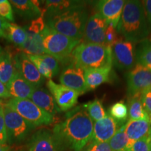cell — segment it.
I'll return each instance as SVG.
<instances>
[{
    "label": "cell",
    "mask_w": 151,
    "mask_h": 151,
    "mask_svg": "<svg viewBox=\"0 0 151 151\" xmlns=\"http://www.w3.org/2000/svg\"><path fill=\"white\" fill-rule=\"evenodd\" d=\"M82 107L70 111L63 122L55 125L52 134L58 151H81L92 140L93 121Z\"/></svg>",
    "instance_id": "obj_1"
},
{
    "label": "cell",
    "mask_w": 151,
    "mask_h": 151,
    "mask_svg": "<svg viewBox=\"0 0 151 151\" xmlns=\"http://www.w3.org/2000/svg\"><path fill=\"white\" fill-rule=\"evenodd\" d=\"M116 29L125 41L137 43L147 39L150 28L141 1L138 0L125 1Z\"/></svg>",
    "instance_id": "obj_2"
},
{
    "label": "cell",
    "mask_w": 151,
    "mask_h": 151,
    "mask_svg": "<svg viewBox=\"0 0 151 151\" xmlns=\"http://www.w3.org/2000/svg\"><path fill=\"white\" fill-rule=\"evenodd\" d=\"M88 11L86 6L60 14L46 16V24L62 35L82 40L88 21Z\"/></svg>",
    "instance_id": "obj_3"
},
{
    "label": "cell",
    "mask_w": 151,
    "mask_h": 151,
    "mask_svg": "<svg viewBox=\"0 0 151 151\" xmlns=\"http://www.w3.org/2000/svg\"><path fill=\"white\" fill-rule=\"evenodd\" d=\"M72 62L83 70L112 67L111 48L106 45L81 43L71 53Z\"/></svg>",
    "instance_id": "obj_4"
},
{
    "label": "cell",
    "mask_w": 151,
    "mask_h": 151,
    "mask_svg": "<svg viewBox=\"0 0 151 151\" xmlns=\"http://www.w3.org/2000/svg\"><path fill=\"white\" fill-rule=\"evenodd\" d=\"M43 43L46 53L55 58L59 62L69 63L71 53L81 43V40L62 35L46 26L42 32Z\"/></svg>",
    "instance_id": "obj_5"
},
{
    "label": "cell",
    "mask_w": 151,
    "mask_h": 151,
    "mask_svg": "<svg viewBox=\"0 0 151 151\" xmlns=\"http://www.w3.org/2000/svg\"><path fill=\"white\" fill-rule=\"evenodd\" d=\"M7 105L10 106L16 112L35 127L48 125L54 122L55 118L51 114L39 108L29 99H15L12 98Z\"/></svg>",
    "instance_id": "obj_6"
},
{
    "label": "cell",
    "mask_w": 151,
    "mask_h": 151,
    "mask_svg": "<svg viewBox=\"0 0 151 151\" xmlns=\"http://www.w3.org/2000/svg\"><path fill=\"white\" fill-rule=\"evenodd\" d=\"M3 109L8 142L9 143L21 142L36 127L6 104H4Z\"/></svg>",
    "instance_id": "obj_7"
},
{
    "label": "cell",
    "mask_w": 151,
    "mask_h": 151,
    "mask_svg": "<svg viewBox=\"0 0 151 151\" xmlns=\"http://www.w3.org/2000/svg\"><path fill=\"white\" fill-rule=\"evenodd\" d=\"M136 43L120 40L111 47L112 62L115 67L122 71H129L137 64Z\"/></svg>",
    "instance_id": "obj_8"
},
{
    "label": "cell",
    "mask_w": 151,
    "mask_h": 151,
    "mask_svg": "<svg viewBox=\"0 0 151 151\" xmlns=\"http://www.w3.org/2000/svg\"><path fill=\"white\" fill-rule=\"evenodd\" d=\"M109 23L101 15H92L88 18L85 27L83 39L84 43L106 44V31Z\"/></svg>",
    "instance_id": "obj_9"
},
{
    "label": "cell",
    "mask_w": 151,
    "mask_h": 151,
    "mask_svg": "<svg viewBox=\"0 0 151 151\" xmlns=\"http://www.w3.org/2000/svg\"><path fill=\"white\" fill-rule=\"evenodd\" d=\"M126 78L129 97L141 93L143 90L151 86V70L137 63L134 67L127 73Z\"/></svg>",
    "instance_id": "obj_10"
},
{
    "label": "cell",
    "mask_w": 151,
    "mask_h": 151,
    "mask_svg": "<svg viewBox=\"0 0 151 151\" xmlns=\"http://www.w3.org/2000/svg\"><path fill=\"white\" fill-rule=\"evenodd\" d=\"M49 92L55 100L61 111H69L76 105L80 93L61 84L55 83L51 79L47 81Z\"/></svg>",
    "instance_id": "obj_11"
},
{
    "label": "cell",
    "mask_w": 151,
    "mask_h": 151,
    "mask_svg": "<svg viewBox=\"0 0 151 151\" xmlns=\"http://www.w3.org/2000/svg\"><path fill=\"white\" fill-rule=\"evenodd\" d=\"M59 80L62 86L78 92L81 95L88 91L85 80V71L76 66L73 62L68 64L62 69Z\"/></svg>",
    "instance_id": "obj_12"
},
{
    "label": "cell",
    "mask_w": 151,
    "mask_h": 151,
    "mask_svg": "<svg viewBox=\"0 0 151 151\" xmlns=\"http://www.w3.org/2000/svg\"><path fill=\"white\" fill-rule=\"evenodd\" d=\"M14 61L17 71L23 78L37 88H39L44 82L45 78L39 73L36 66L30 60L28 55L19 52L14 57Z\"/></svg>",
    "instance_id": "obj_13"
},
{
    "label": "cell",
    "mask_w": 151,
    "mask_h": 151,
    "mask_svg": "<svg viewBox=\"0 0 151 151\" xmlns=\"http://www.w3.org/2000/svg\"><path fill=\"white\" fill-rule=\"evenodd\" d=\"M124 0H101L96 3V9L108 22L109 25L116 29L123 11Z\"/></svg>",
    "instance_id": "obj_14"
},
{
    "label": "cell",
    "mask_w": 151,
    "mask_h": 151,
    "mask_svg": "<svg viewBox=\"0 0 151 151\" xmlns=\"http://www.w3.org/2000/svg\"><path fill=\"white\" fill-rule=\"evenodd\" d=\"M120 122L116 121L110 115L106 113L104 118L94 122L92 141L108 142L118 131Z\"/></svg>",
    "instance_id": "obj_15"
},
{
    "label": "cell",
    "mask_w": 151,
    "mask_h": 151,
    "mask_svg": "<svg viewBox=\"0 0 151 151\" xmlns=\"http://www.w3.org/2000/svg\"><path fill=\"white\" fill-rule=\"evenodd\" d=\"M11 97L15 99H30L33 92L37 89L35 86L24 79L18 71L6 85Z\"/></svg>",
    "instance_id": "obj_16"
},
{
    "label": "cell",
    "mask_w": 151,
    "mask_h": 151,
    "mask_svg": "<svg viewBox=\"0 0 151 151\" xmlns=\"http://www.w3.org/2000/svg\"><path fill=\"white\" fill-rule=\"evenodd\" d=\"M124 131L129 139L127 151H130L134 141L146 137L151 132L150 119L129 120L124 125Z\"/></svg>",
    "instance_id": "obj_17"
},
{
    "label": "cell",
    "mask_w": 151,
    "mask_h": 151,
    "mask_svg": "<svg viewBox=\"0 0 151 151\" xmlns=\"http://www.w3.org/2000/svg\"><path fill=\"white\" fill-rule=\"evenodd\" d=\"M28 151H58L52 132L45 129L35 132L29 141Z\"/></svg>",
    "instance_id": "obj_18"
},
{
    "label": "cell",
    "mask_w": 151,
    "mask_h": 151,
    "mask_svg": "<svg viewBox=\"0 0 151 151\" xmlns=\"http://www.w3.org/2000/svg\"><path fill=\"white\" fill-rule=\"evenodd\" d=\"M24 28L25 29L27 38L23 46L18 48L20 52H24L28 55H42L46 54L43 43V32L34 31L28 29L27 26Z\"/></svg>",
    "instance_id": "obj_19"
},
{
    "label": "cell",
    "mask_w": 151,
    "mask_h": 151,
    "mask_svg": "<svg viewBox=\"0 0 151 151\" xmlns=\"http://www.w3.org/2000/svg\"><path fill=\"white\" fill-rule=\"evenodd\" d=\"M84 71L85 80L88 91L96 89L101 84L110 82L111 81L112 67L86 69Z\"/></svg>",
    "instance_id": "obj_20"
},
{
    "label": "cell",
    "mask_w": 151,
    "mask_h": 151,
    "mask_svg": "<svg viewBox=\"0 0 151 151\" xmlns=\"http://www.w3.org/2000/svg\"><path fill=\"white\" fill-rule=\"evenodd\" d=\"M30 100L52 116L61 112L52 94L44 88H37L32 94Z\"/></svg>",
    "instance_id": "obj_21"
},
{
    "label": "cell",
    "mask_w": 151,
    "mask_h": 151,
    "mask_svg": "<svg viewBox=\"0 0 151 151\" xmlns=\"http://www.w3.org/2000/svg\"><path fill=\"white\" fill-rule=\"evenodd\" d=\"M10 3L18 15L27 19H37L43 16V13L39 7V1L29 0H11Z\"/></svg>",
    "instance_id": "obj_22"
},
{
    "label": "cell",
    "mask_w": 151,
    "mask_h": 151,
    "mask_svg": "<svg viewBox=\"0 0 151 151\" xmlns=\"http://www.w3.org/2000/svg\"><path fill=\"white\" fill-rule=\"evenodd\" d=\"M83 6H86V1L71 0H48L45 1L44 14L46 16L60 14Z\"/></svg>",
    "instance_id": "obj_23"
},
{
    "label": "cell",
    "mask_w": 151,
    "mask_h": 151,
    "mask_svg": "<svg viewBox=\"0 0 151 151\" xmlns=\"http://www.w3.org/2000/svg\"><path fill=\"white\" fill-rule=\"evenodd\" d=\"M17 71L14 58L9 52H4L0 58V81L6 86Z\"/></svg>",
    "instance_id": "obj_24"
},
{
    "label": "cell",
    "mask_w": 151,
    "mask_h": 151,
    "mask_svg": "<svg viewBox=\"0 0 151 151\" xmlns=\"http://www.w3.org/2000/svg\"><path fill=\"white\" fill-rule=\"evenodd\" d=\"M9 42L12 43L18 48L22 46L27 40V33L24 27L18 24L7 22L4 29V37Z\"/></svg>",
    "instance_id": "obj_25"
},
{
    "label": "cell",
    "mask_w": 151,
    "mask_h": 151,
    "mask_svg": "<svg viewBox=\"0 0 151 151\" xmlns=\"http://www.w3.org/2000/svg\"><path fill=\"white\" fill-rule=\"evenodd\" d=\"M128 115L129 120L150 119L148 114L143 108L141 101V93L130 96L128 99Z\"/></svg>",
    "instance_id": "obj_26"
},
{
    "label": "cell",
    "mask_w": 151,
    "mask_h": 151,
    "mask_svg": "<svg viewBox=\"0 0 151 151\" xmlns=\"http://www.w3.org/2000/svg\"><path fill=\"white\" fill-rule=\"evenodd\" d=\"M136 61L151 70V40L141 41L136 48Z\"/></svg>",
    "instance_id": "obj_27"
},
{
    "label": "cell",
    "mask_w": 151,
    "mask_h": 151,
    "mask_svg": "<svg viewBox=\"0 0 151 151\" xmlns=\"http://www.w3.org/2000/svg\"><path fill=\"white\" fill-rule=\"evenodd\" d=\"M124 125L119 127L114 136L109 140V143L113 151H127L129 139L124 131Z\"/></svg>",
    "instance_id": "obj_28"
},
{
    "label": "cell",
    "mask_w": 151,
    "mask_h": 151,
    "mask_svg": "<svg viewBox=\"0 0 151 151\" xmlns=\"http://www.w3.org/2000/svg\"><path fill=\"white\" fill-rule=\"evenodd\" d=\"M82 106L88 113L92 121L97 122L106 116V113L101 100L98 99L88 101V102L84 104Z\"/></svg>",
    "instance_id": "obj_29"
},
{
    "label": "cell",
    "mask_w": 151,
    "mask_h": 151,
    "mask_svg": "<svg viewBox=\"0 0 151 151\" xmlns=\"http://www.w3.org/2000/svg\"><path fill=\"white\" fill-rule=\"evenodd\" d=\"M109 115L116 121L123 124L128 118V108L124 101H120L113 104L109 109Z\"/></svg>",
    "instance_id": "obj_30"
},
{
    "label": "cell",
    "mask_w": 151,
    "mask_h": 151,
    "mask_svg": "<svg viewBox=\"0 0 151 151\" xmlns=\"http://www.w3.org/2000/svg\"><path fill=\"white\" fill-rule=\"evenodd\" d=\"M29 58L32 62H33L34 65L37 68L38 71L41 73L42 76L44 78L51 79L53 77L52 71L50 70L48 66L45 63L44 61L41 59L39 55H28Z\"/></svg>",
    "instance_id": "obj_31"
},
{
    "label": "cell",
    "mask_w": 151,
    "mask_h": 151,
    "mask_svg": "<svg viewBox=\"0 0 151 151\" xmlns=\"http://www.w3.org/2000/svg\"><path fill=\"white\" fill-rule=\"evenodd\" d=\"M0 16L9 22L14 21V10L9 1L2 0L0 3Z\"/></svg>",
    "instance_id": "obj_32"
},
{
    "label": "cell",
    "mask_w": 151,
    "mask_h": 151,
    "mask_svg": "<svg viewBox=\"0 0 151 151\" xmlns=\"http://www.w3.org/2000/svg\"><path fill=\"white\" fill-rule=\"evenodd\" d=\"M151 141V132L148 136L134 141L130 151H149Z\"/></svg>",
    "instance_id": "obj_33"
},
{
    "label": "cell",
    "mask_w": 151,
    "mask_h": 151,
    "mask_svg": "<svg viewBox=\"0 0 151 151\" xmlns=\"http://www.w3.org/2000/svg\"><path fill=\"white\" fill-rule=\"evenodd\" d=\"M39 56L40 57L41 59L43 60L45 63L48 66V67L50 68V70L52 71L53 76L58 74V73L60 72V63L59 61H58L55 58H54V57L48 54L42 55Z\"/></svg>",
    "instance_id": "obj_34"
},
{
    "label": "cell",
    "mask_w": 151,
    "mask_h": 151,
    "mask_svg": "<svg viewBox=\"0 0 151 151\" xmlns=\"http://www.w3.org/2000/svg\"><path fill=\"white\" fill-rule=\"evenodd\" d=\"M122 39L119 37V34L117 29L113 26L109 25L106 31V46L111 47L113 44Z\"/></svg>",
    "instance_id": "obj_35"
},
{
    "label": "cell",
    "mask_w": 151,
    "mask_h": 151,
    "mask_svg": "<svg viewBox=\"0 0 151 151\" xmlns=\"http://www.w3.org/2000/svg\"><path fill=\"white\" fill-rule=\"evenodd\" d=\"M85 151H113L109 142H99L92 141L86 146Z\"/></svg>",
    "instance_id": "obj_36"
},
{
    "label": "cell",
    "mask_w": 151,
    "mask_h": 151,
    "mask_svg": "<svg viewBox=\"0 0 151 151\" xmlns=\"http://www.w3.org/2000/svg\"><path fill=\"white\" fill-rule=\"evenodd\" d=\"M141 101L143 108L150 117L151 116V86L143 90L141 92Z\"/></svg>",
    "instance_id": "obj_37"
},
{
    "label": "cell",
    "mask_w": 151,
    "mask_h": 151,
    "mask_svg": "<svg viewBox=\"0 0 151 151\" xmlns=\"http://www.w3.org/2000/svg\"><path fill=\"white\" fill-rule=\"evenodd\" d=\"M3 106L0 108V145H6V143L8 142V137L6 129Z\"/></svg>",
    "instance_id": "obj_38"
},
{
    "label": "cell",
    "mask_w": 151,
    "mask_h": 151,
    "mask_svg": "<svg viewBox=\"0 0 151 151\" xmlns=\"http://www.w3.org/2000/svg\"><path fill=\"white\" fill-rule=\"evenodd\" d=\"M144 9L147 20H148L149 27L151 29V0H144L141 1Z\"/></svg>",
    "instance_id": "obj_39"
},
{
    "label": "cell",
    "mask_w": 151,
    "mask_h": 151,
    "mask_svg": "<svg viewBox=\"0 0 151 151\" xmlns=\"http://www.w3.org/2000/svg\"><path fill=\"white\" fill-rule=\"evenodd\" d=\"M11 95L6 86L0 81V98H10Z\"/></svg>",
    "instance_id": "obj_40"
},
{
    "label": "cell",
    "mask_w": 151,
    "mask_h": 151,
    "mask_svg": "<svg viewBox=\"0 0 151 151\" xmlns=\"http://www.w3.org/2000/svg\"><path fill=\"white\" fill-rule=\"evenodd\" d=\"M7 22L8 21L0 16V38L4 37V29Z\"/></svg>",
    "instance_id": "obj_41"
},
{
    "label": "cell",
    "mask_w": 151,
    "mask_h": 151,
    "mask_svg": "<svg viewBox=\"0 0 151 151\" xmlns=\"http://www.w3.org/2000/svg\"><path fill=\"white\" fill-rule=\"evenodd\" d=\"M0 151H10V148L7 145H0Z\"/></svg>",
    "instance_id": "obj_42"
},
{
    "label": "cell",
    "mask_w": 151,
    "mask_h": 151,
    "mask_svg": "<svg viewBox=\"0 0 151 151\" xmlns=\"http://www.w3.org/2000/svg\"><path fill=\"white\" fill-rule=\"evenodd\" d=\"M3 52H4V51H3L2 48H1V46H0V58H1V55H2Z\"/></svg>",
    "instance_id": "obj_43"
},
{
    "label": "cell",
    "mask_w": 151,
    "mask_h": 151,
    "mask_svg": "<svg viewBox=\"0 0 151 151\" xmlns=\"http://www.w3.org/2000/svg\"><path fill=\"white\" fill-rule=\"evenodd\" d=\"M4 106V104H2V102H1V101H0V108H1V106Z\"/></svg>",
    "instance_id": "obj_44"
},
{
    "label": "cell",
    "mask_w": 151,
    "mask_h": 151,
    "mask_svg": "<svg viewBox=\"0 0 151 151\" xmlns=\"http://www.w3.org/2000/svg\"><path fill=\"white\" fill-rule=\"evenodd\" d=\"M150 127H151V116H150Z\"/></svg>",
    "instance_id": "obj_45"
},
{
    "label": "cell",
    "mask_w": 151,
    "mask_h": 151,
    "mask_svg": "<svg viewBox=\"0 0 151 151\" xmlns=\"http://www.w3.org/2000/svg\"><path fill=\"white\" fill-rule=\"evenodd\" d=\"M149 151H151V141H150V150Z\"/></svg>",
    "instance_id": "obj_46"
},
{
    "label": "cell",
    "mask_w": 151,
    "mask_h": 151,
    "mask_svg": "<svg viewBox=\"0 0 151 151\" xmlns=\"http://www.w3.org/2000/svg\"><path fill=\"white\" fill-rule=\"evenodd\" d=\"M1 1H2V0H0V3H1Z\"/></svg>",
    "instance_id": "obj_47"
}]
</instances>
